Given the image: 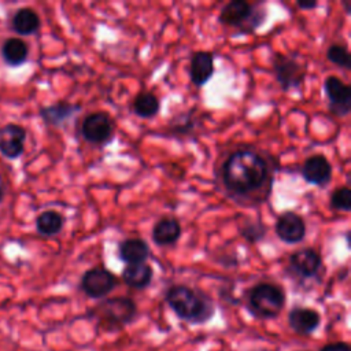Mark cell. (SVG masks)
<instances>
[{"mask_svg":"<svg viewBox=\"0 0 351 351\" xmlns=\"http://www.w3.org/2000/svg\"><path fill=\"white\" fill-rule=\"evenodd\" d=\"M274 167L273 158L254 147L243 145L221 159L217 178L229 199L240 206H258L271 193Z\"/></svg>","mask_w":351,"mask_h":351,"instance_id":"cell-1","label":"cell"},{"mask_svg":"<svg viewBox=\"0 0 351 351\" xmlns=\"http://www.w3.org/2000/svg\"><path fill=\"white\" fill-rule=\"evenodd\" d=\"M165 300L180 319L191 324H204L210 321L215 313L214 303L206 293L184 284L167 288Z\"/></svg>","mask_w":351,"mask_h":351,"instance_id":"cell-2","label":"cell"},{"mask_svg":"<svg viewBox=\"0 0 351 351\" xmlns=\"http://www.w3.org/2000/svg\"><path fill=\"white\" fill-rule=\"evenodd\" d=\"M266 16L267 10L262 3L232 0L221 8L218 22L222 26L236 29L239 34H250L265 23Z\"/></svg>","mask_w":351,"mask_h":351,"instance_id":"cell-3","label":"cell"},{"mask_svg":"<svg viewBox=\"0 0 351 351\" xmlns=\"http://www.w3.org/2000/svg\"><path fill=\"white\" fill-rule=\"evenodd\" d=\"M137 314V306L130 298L115 296L96 304L88 315L106 330H118L130 324Z\"/></svg>","mask_w":351,"mask_h":351,"instance_id":"cell-4","label":"cell"},{"mask_svg":"<svg viewBox=\"0 0 351 351\" xmlns=\"http://www.w3.org/2000/svg\"><path fill=\"white\" fill-rule=\"evenodd\" d=\"M247 306L252 315L261 319H271L282 311L285 293L277 284L258 282L247 293Z\"/></svg>","mask_w":351,"mask_h":351,"instance_id":"cell-5","label":"cell"},{"mask_svg":"<svg viewBox=\"0 0 351 351\" xmlns=\"http://www.w3.org/2000/svg\"><path fill=\"white\" fill-rule=\"evenodd\" d=\"M82 138L97 147H104L110 144L115 134V122L112 117L106 111H95L88 114L80 128Z\"/></svg>","mask_w":351,"mask_h":351,"instance_id":"cell-6","label":"cell"},{"mask_svg":"<svg viewBox=\"0 0 351 351\" xmlns=\"http://www.w3.org/2000/svg\"><path fill=\"white\" fill-rule=\"evenodd\" d=\"M273 73L281 89L291 90L303 84L307 67L293 55L276 52L273 55Z\"/></svg>","mask_w":351,"mask_h":351,"instance_id":"cell-7","label":"cell"},{"mask_svg":"<svg viewBox=\"0 0 351 351\" xmlns=\"http://www.w3.org/2000/svg\"><path fill=\"white\" fill-rule=\"evenodd\" d=\"M322 269V255L313 247L296 250L288 256L287 271L300 280L314 278Z\"/></svg>","mask_w":351,"mask_h":351,"instance_id":"cell-8","label":"cell"},{"mask_svg":"<svg viewBox=\"0 0 351 351\" xmlns=\"http://www.w3.org/2000/svg\"><path fill=\"white\" fill-rule=\"evenodd\" d=\"M117 282L112 271L103 266H95L82 274L80 288L88 298L101 299L117 287Z\"/></svg>","mask_w":351,"mask_h":351,"instance_id":"cell-9","label":"cell"},{"mask_svg":"<svg viewBox=\"0 0 351 351\" xmlns=\"http://www.w3.org/2000/svg\"><path fill=\"white\" fill-rule=\"evenodd\" d=\"M328 107L336 117H347L351 110V88L337 75H329L324 81Z\"/></svg>","mask_w":351,"mask_h":351,"instance_id":"cell-10","label":"cell"},{"mask_svg":"<svg viewBox=\"0 0 351 351\" xmlns=\"http://www.w3.org/2000/svg\"><path fill=\"white\" fill-rule=\"evenodd\" d=\"M274 232L282 243L298 244L306 237V222L300 214L288 210L278 215Z\"/></svg>","mask_w":351,"mask_h":351,"instance_id":"cell-11","label":"cell"},{"mask_svg":"<svg viewBox=\"0 0 351 351\" xmlns=\"http://www.w3.org/2000/svg\"><path fill=\"white\" fill-rule=\"evenodd\" d=\"M332 173H333L332 163L328 160L325 155H321V154L308 156L300 167V174L303 180L307 184H311L319 188H324L330 182Z\"/></svg>","mask_w":351,"mask_h":351,"instance_id":"cell-12","label":"cell"},{"mask_svg":"<svg viewBox=\"0 0 351 351\" xmlns=\"http://www.w3.org/2000/svg\"><path fill=\"white\" fill-rule=\"evenodd\" d=\"M26 130L21 125L7 123L0 128V152L8 159H16L23 154Z\"/></svg>","mask_w":351,"mask_h":351,"instance_id":"cell-13","label":"cell"},{"mask_svg":"<svg viewBox=\"0 0 351 351\" xmlns=\"http://www.w3.org/2000/svg\"><path fill=\"white\" fill-rule=\"evenodd\" d=\"M214 74V53L210 51H197L192 55L189 63V78L197 88L206 85Z\"/></svg>","mask_w":351,"mask_h":351,"instance_id":"cell-14","label":"cell"},{"mask_svg":"<svg viewBox=\"0 0 351 351\" xmlns=\"http://www.w3.org/2000/svg\"><path fill=\"white\" fill-rule=\"evenodd\" d=\"M288 324L295 333L307 336L317 330L321 324V315L314 308L296 306L288 314Z\"/></svg>","mask_w":351,"mask_h":351,"instance_id":"cell-15","label":"cell"},{"mask_svg":"<svg viewBox=\"0 0 351 351\" xmlns=\"http://www.w3.org/2000/svg\"><path fill=\"white\" fill-rule=\"evenodd\" d=\"M182 233L181 223L174 217H163L152 228L151 237L152 241L159 247H169L174 245Z\"/></svg>","mask_w":351,"mask_h":351,"instance_id":"cell-16","label":"cell"},{"mask_svg":"<svg viewBox=\"0 0 351 351\" xmlns=\"http://www.w3.org/2000/svg\"><path fill=\"white\" fill-rule=\"evenodd\" d=\"M118 256L126 265L144 263L149 256L151 248L144 239L129 237L118 244Z\"/></svg>","mask_w":351,"mask_h":351,"instance_id":"cell-17","label":"cell"},{"mask_svg":"<svg viewBox=\"0 0 351 351\" xmlns=\"http://www.w3.org/2000/svg\"><path fill=\"white\" fill-rule=\"evenodd\" d=\"M80 110H81L80 104L62 100V101H56L53 104L43 107L40 110V117L48 125L62 126L64 122H67Z\"/></svg>","mask_w":351,"mask_h":351,"instance_id":"cell-18","label":"cell"},{"mask_svg":"<svg viewBox=\"0 0 351 351\" xmlns=\"http://www.w3.org/2000/svg\"><path fill=\"white\" fill-rule=\"evenodd\" d=\"M154 277V270L148 263L126 265L122 270V281L134 289L147 288Z\"/></svg>","mask_w":351,"mask_h":351,"instance_id":"cell-19","label":"cell"},{"mask_svg":"<svg viewBox=\"0 0 351 351\" xmlns=\"http://www.w3.org/2000/svg\"><path fill=\"white\" fill-rule=\"evenodd\" d=\"M40 25L38 14L29 7L19 8L12 16V29L21 36L34 34L40 29Z\"/></svg>","mask_w":351,"mask_h":351,"instance_id":"cell-20","label":"cell"},{"mask_svg":"<svg viewBox=\"0 0 351 351\" xmlns=\"http://www.w3.org/2000/svg\"><path fill=\"white\" fill-rule=\"evenodd\" d=\"M160 110V101L158 96L148 90L138 92L132 101V111L143 119L154 118Z\"/></svg>","mask_w":351,"mask_h":351,"instance_id":"cell-21","label":"cell"},{"mask_svg":"<svg viewBox=\"0 0 351 351\" xmlns=\"http://www.w3.org/2000/svg\"><path fill=\"white\" fill-rule=\"evenodd\" d=\"M1 56L4 62L10 66H21L27 60L29 48L25 41L16 37L7 38L1 47Z\"/></svg>","mask_w":351,"mask_h":351,"instance_id":"cell-22","label":"cell"},{"mask_svg":"<svg viewBox=\"0 0 351 351\" xmlns=\"http://www.w3.org/2000/svg\"><path fill=\"white\" fill-rule=\"evenodd\" d=\"M64 226V217L55 211V210H47L43 211L36 218V230L43 236H55L62 232Z\"/></svg>","mask_w":351,"mask_h":351,"instance_id":"cell-23","label":"cell"},{"mask_svg":"<svg viewBox=\"0 0 351 351\" xmlns=\"http://www.w3.org/2000/svg\"><path fill=\"white\" fill-rule=\"evenodd\" d=\"M239 232L244 240L255 244L263 240L267 233V226L259 219H244V222L239 228Z\"/></svg>","mask_w":351,"mask_h":351,"instance_id":"cell-24","label":"cell"},{"mask_svg":"<svg viewBox=\"0 0 351 351\" xmlns=\"http://www.w3.org/2000/svg\"><path fill=\"white\" fill-rule=\"evenodd\" d=\"M326 59L340 69H344V70L351 69V56L347 47L343 44L335 43L329 45L326 49Z\"/></svg>","mask_w":351,"mask_h":351,"instance_id":"cell-25","label":"cell"},{"mask_svg":"<svg viewBox=\"0 0 351 351\" xmlns=\"http://www.w3.org/2000/svg\"><path fill=\"white\" fill-rule=\"evenodd\" d=\"M330 207L344 213L351 210V191L347 185L339 186L330 193Z\"/></svg>","mask_w":351,"mask_h":351,"instance_id":"cell-26","label":"cell"},{"mask_svg":"<svg viewBox=\"0 0 351 351\" xmlns=\"http://www.w3.org/2000/svg\"><path fill=\"white\" fill-rule=\"evenodd\" d=\"M321 351H351L350 346L344 341H337V343H329L321 348Z\"/></svg>","mask_w":351,"mask_h":351,"instance_id":"cell-27","label":"cell"},{"mask_svg":"<svg viewBox=\"0 0 351 351\" xmlns=\"http://www.w3.org/2000/svg\"><path fill=\"white\" fill-rule=\"evenodd\" d=\"M186 122L185 123H182V125H174V128H173V132L176 133V134H178V133H189L191 130H193V128H195V122L192 121V119H185Z\"/></svg>","mask_w":351,"mask_h":351,"instance_id":"cell-28","label":"cell"},{"mask_svg":"<svg viewBox=\"0 0 351 351\" xmlns=\"http://www.w3.org/2000/svg\"><path fill=\"white\" fill-rule=\"evenodd\" d=\"M296 5H298V8H300V10H303V11H310V10L317 8V7H318V3L314 1V0H311V1H307V0H298V1H296Z\"/></svg>","mask_w":351,"mask_h":351,"instance_id":"cell-29","label":"cell"},{"mask_svg":"<svg viewBox=\"0 0 351 351\" xmlns=\"http://www.w3.org/2000/svg\"><path fill=\"white\" fill-rule=\"evenodd\" d=\"M343 4H344V7H346V12L350 14V11H351V4H350V1H343Z\"/></svg>","mask_w":351,"mask_h":351,"instance_id":"cell-30","label":"cell"},{"mask_svg":"<svg viewBox=\"0 0 351 351\" xmlns=\"http://www.w3.org/2000/svg\"><path fill=\"white\" fill-rule=\"evenodd\" d=\"M3 196H4V185H3V182L0 180V202L3 200Z\"/></svg>","mask_w":351,"mask_h":351,"instance_id":"cell-31","label":"cell"},{"mask_svg":"<svg viewBox=\"0 0 351 351\" xmlns=\"http://www.w3.org/2000/svg\"><path fill=\"white\" fill-rule=\"evenodd\" d=\"M261 351H270V350H261Z\"/></svg>","mask_w":351,"mask_h":351,"instance_id":"cell-32","label":"cell"}]
</instances>
